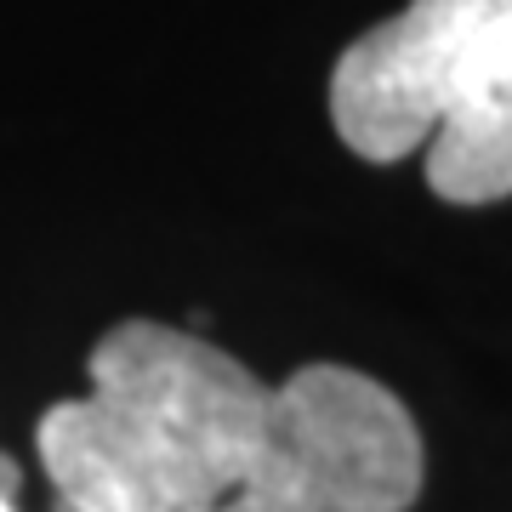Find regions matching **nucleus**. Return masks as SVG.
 Segmentation results:
<instances>
[{
	"label": "nucleus",
	"instance_id": "7",
	"mask_svg": "<svg viewBox=\"0 0 512 512\" xmlns=\"http://www.w3.org/2000/svg\"><path fill=\"white\" fill-rule=\"evenodd\" d=\"M57 512H74V507H63V501H57Z\"/></svg>",
	"mask_w": 512,
	"mask_h": 512
},
{
	"label": "nucleus",
	"instance_id": "3",
	"mask_svg": "<svg viewBox=\"0 0 512 512\" xmlns=\"http://www.w3.org/2000/svg\"><path fill=\"white\" fill-rule=\"evenodd\" d=\"M256 461L319 512H410L427 478L416 416L393 387L348 365H308L268 387Z\"/></svg>",
	"mask_w": 512,
	"mask_h": 512
},
{
	"label": "nucleus",
	"instance_id": "2",
	"mask_svg": "<svg viewBox=\"0 0 512 512\" xmlns=\"http://www.w3.org/2000/svg\"><path fill=\"white\" fill-rule=\"evenodd\" d=\"M92 399L200 507H217L251 473L268 427V382L234 353L154 319L114 325L97 342Z\"/></svg>",
	"mask_w": 512,
	"mask_h": 512
},
{
	"label": "nucleus",
	"instance_id": "4",
	"mask_svg": "<svg viewBox=\"0 0 512 512\" xmlns=\"http://www.w3.org/2000/svg\"><path fill=\"white\" fill-rule=\"evenodd\" d=\"M40 461L57 484V501L74 512H211L188 501L97 399H63L46 410Z\"/></svg>",
	"mask_w": 512,
	"mask_h": 512
},
{
	"label": "nucleus",
	"instance_id": "5",
	"mask_svg": "<svg viewBox=\"0 0 512 512\" xmlns=\"http://www.w3.org/2000/svg\"><path fill=\"white\" fill-rule=\"evenodd\" d=\"M427 188L444 205H495L512 194V114H461L427 137Z\"/></svg>",
	"mask_w": 512,
	"mask_h": 512
},
{
	"label": "nucleus",
	"instance_id": "8",
	"mask_svg": "<svg viewBox=\"0 0 512 512\" xmlns=\"http://www.w3.org/2000/svg\"><path fill=\"white\" fill-rule=\"evenodd\" d=\"M211 512H217V507H211Z\"/></svg>",
	"mask_w": 512,
	"mask_h": 512
},
{
	"label": "nucleus",
	"instance_id": "6",
	"mask_svg": "<svg viewBox=\"0 0 512 512\" xmlns=\"http://www.w3.org/2000/svg\"><path fill=\"white\" fill-rule=\"evenodd\" d=\"M0 512H12V501H0Z\"/></svg>",
	"mask_w": 512,
	"mask_h": 512
},
{
	"label": "nucleus",
	"instance_id": "1",
	"mask_svg": "<svg viewBox=\"0 0 512 512\" xmlns=\"http://www.w3.org/2000/svg\"><path fill=\"white\" fill-rule=\"evenodd\" d=\"M461 114H512V0H410L336 57L330 126L359 160L393 165Z\"/></svg>",
	"mask_w": 512,
	"mask_h": 512
}]
</instances>
